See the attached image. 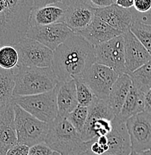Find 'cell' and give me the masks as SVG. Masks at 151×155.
<instances>
[{"instance_id": "1", "label": "cell", "mask_w": 151, "mask_h": 155, "mask_svg": "<svg viewBox=\"0 0 151 155\" xmlns=\"http://www.w3.org/2000/svg\"><path fill=\"white\" fill-rule=\"evenodd\" d=\"M94 63V47L74 33L53 51L51 68L59 81L82 78Z\"/></svg>"}, {"instance_id": "2", "label": "cell", "mask_w": 151, "mask_h": 155, "mask_svg": "<svg viewBox=\"0 0 151 155\" xmlns=\"http://www.w3.org/2000/svg\"><path fill=\"white\" fill-rule=\"evenodd\" d=\"M33 0H0V47L26 38Z\"/></svg>"}, {"instance_id": "3", "label": "cell", "mask_w": 151, "mask_h": 155, "mask_svg": "<svg viewBox=\"0 0 151 155\" xmlns=\"http://www.w3.org/2000/svg\"><path fill=\"white\" fill-rule=\"evenodd\" d=\"M46 144L61 155H81L90 147L66 118L58 116L49 123Z\"/></svg>"}, {"instance_id": "4", "label": "cell", "mask_w": 151, "mask_h": 155, "mask_svg": "<svg viewBox=\"0 0 151 155\" xmlns=\"http://www.w3.org/2000/svg\"><path fill=\"white\" fill-rule=\"evenodd\" d=\"M58 82L51 67H17L14 96L46 93L54 90Z\"/></svg>"}, {"instance_id": "5", "label": "cell", "mask_w": 151, "mask_h": 155, "mask_svg": "<svg viewBox=\"0 0 151 155\" xmlns=\"http://www.w3.org/2000/svg\"><path fill=\"white\" fill-rule=\"evenodd\" d=\"M17 143L32 147L43 143L47 134L49 123L42 122L14 103Z\"/></svg>"}, {"instance_id": "6", "label": "cell", "mask_w": 151, "mask_h": 155, "mask_svg": "<svg viewBox=\"0 0 151 155\" xmlns=\"http://www.w3.org/2000/svg\"><path fill=\"white\" fill-rule=\"evenodd\" d=\"M13 102L42 122L50 123L58 116L56 88L32 96H14Z\"/></svg>"}, {"instance_id": "7", "label": "cell", "mask_w": 151, "mask_h": 155, "mask_svg": "<svg viewBox=\"0 0 151 155\" xmlns=\"http://www.w3.org/2000/svg\"><path fill=\"white\" fill-rule=\"evenodd\" d=\"M14 46L19 56L17 67H51L53 51L44 45L26 38Z\"/></svg>"}, {"instance_id": "8", "label": "cell", "mask_w": 151, "mask_h": 155, "mask_svg": "<svg viewBox=\"0 0 151 155\" xmlns=\"http://www.w3.org/2000/svg\"><path fill=\"white\" fill-rule=\"evenodd\" d=\"M96 63L112 69L119 75L126 74L123 35L94 46Z\"/></svg>"}, {"instance_id": "9", "label": "cell", "mask_w": 151, "mask_h": 155, "mask_svg": "<svg viewBox=\"0 0 151 155\" xmlns=\"http://www.w3.org/2000/svg\"><path fill=\"white\" fill-rule=\"evenodd\" d=\"M118 77L119 75L112 69L94 63L86 71L82 79L90 87L97 98L106 99Z\"/></svg>"}, {"instance_id": "10", "label": "cell", "mask_w": 151, "mask_h": 155, "mask_svg": "<svg viewBox=\"0 0 151 155\" xmlns=\"http://www.w3.org/2000/svg\"><path fill=\"white\" fill-rule=\"evenodd\" d=\"M126 125L133 151L141 154L151 149V114L143 111L131 116Z\"/></svg>"}, {"instance_id": "11", "label": "cell", "mask_w": 151, "mask_h": 155, "mask_svg": "<svg viewBox=\"0 0 151 155\" xmlns=\"http://www.w3.org/2000/svg\"><path fill=\"white\" fill-rule=\"evenodd\" d=\"M74 32L64 22L29 27L26 38L36 40L54 51Z\"/></svg>"}, {"instance_id": "12", "label": "cell", "mask_w": 151, "mask_h": 155, "mask_svg": "<svg viewBox=\"0 0 151 155\" xmlns=\"http://www.w3.org/2000/svg\"><path fill=\"white\" fill-rule=\"evenodd\" d=\"M124 39L125 66L126 74L133 72L151 60L146 48L130 30L123 34Z\"/></svg>"}, {"instance_id": "13", "label": "cell", "mask_w": 151, "mask_h": 155, "mask_svg": "<svg viewBox=\"0 0 151 155\" xmlns=\"http://www.w3.org/2000/svg\"><path fill=\"white\" fill-rule=\"evenodd\" d=\"M95 15L105 21L112 28L119 31L130 30V26L135 20V9L124 8L115 3L102 8H94Z\"/></svg>"}, {"instance_id": "14", "label": "cell", "mask_w": 151, "mask_h": 155, "mask_svg": "<svg viewBox=\"0 0 151 155\" xmlns=\"http://www.w3.org/2000/svg\"><path fill=\"white\" fill-rule=\"evenodd\" d=\"M94 16V8L87 0H78L67 8L63 22L76 34L85 28Z\"/></svg>"}, {"instance_id": "15", "label": "cell", "mask_w": 151, "mask_h": 155, "mask_svg": "<svg viewBox=\"0 0 151 155\" xmlns=\"http://www.w3.org/2000/svg\"><path fill=\"white\" fill-rule=\"evenodd\" d=\"M14 102L0 107V154L6 155L11 147L17 144L14 122Z\"/></svg>"}, {"instance_id": "16", "label": "cell", "mask_w": 151, "mask_h": 155, "mask_svg": "<svg viewBox=\"0 0 151 155\" xmlns=\"http://www.w3.org/2000/svg\"><path fill=\"white\" fill-rule=\"evenodd\" d=\"M112 128L106 135L108 150L105 154L115 155H129L132 151L126 122L115 116L112 120Z\"/></svg>"}, {"instance_id": "17", "label": "cell", "mask_w": 151, "mask_h": 155, "mask_svg": "<svg viewBox=\"0 0 151 155\" xmlns=\"http://www.w3.org/2000/svg\"><path fill=\"white\" fill-rule=\"evenodd\" d=\"M76 34L85 39L94 47L123 35L122 32L112 28L97 15L94 16L91 23L85 28Z\"/></svg>"}, {"instance_id": "18", "label": "cell", "mask_w": 151, "mask_h": 155, "mask_svg": "<svg viewBox=\"0 0 151 155\" xmlns=\"http://www.w3.org/2000/svg\"><path fill=\"white\" fill-rule=\"evenodd\" d=\"M67 8L62 3H53L33 8L29 17V27L63 22Z\"/></svg>"}, {"instance_id": "19", "label": "cell", "mask_w": 151, "mask_h": 155, "mask_svg": "<svg viewBox=\"0 0 151 155\" xmlns=\"http://www.w3.org/2000/svg\"><path fill=\"white\" fill-rule=\"evenodd\" d=\"M58 116L66 118L79 105L75 80L59 81L56 87Z\"/></svg>"}, {"instance_id": "20", "label": "cell", "mask_w": 151, "mask_h": 155, "mask_svg": "<svg viewBox=\"0 0 151 155\" xmlns=\"http://www.w3.org/2000/svg\"><path fill=\"white\" fill-rule=\"evenodd\" d=\"M132 84V81L129 75L123 74L119 75L112 87L107 99L115 116L121 112Z\"/></svg>"}, {"instance_id": "21", "label": "cell", "mask_w": 151, "mask_h": 155, "mask_svg": "<svg viewBox=\"0 0 151 155\" xmlns=\"http://www.w3.org/2000/svg\"><path fill=\"white\" fill-rule=\"evenodd\" d=\"M143 111H144V94L132 84L122 109L116 117L126 122L131 116Z\"/></svg>"}, {"instance_id": "22", "label": "cell", "mask_w": 151, "mask_h": 155, "mask_svg": "<svg viewBox=\"0 0 151 155\" xmlns=\"http://www.w3.org/2000/svg\"><path fill=\"white\" fill-rule=\"evenodd\" d=\"M16 67L12 69H5L0 67V107L13 102Z\"/></svg>"}, {"instance_id": "23", "label": "cell", "mask_w": 151, "mask_h": 155, "mask_svg": "<svg viewBox=\"0 0 151 155\" xmlns=\"http://www.w3.org/2000/svg\"><path fill=\"white\" fill-rule=\"evenodd\" d=\"M128 75L133 86L145 94L151 88V60Z\"/></svg>"}, {"instance_id": "24", "label": "cell", "mask_w": 151, "mask_h": 155, "mask_svg": "<svg viewBox=\"0 0 151 155\" xmlns=\"http://www.w3.org/2000/svg\"><path fill=\"white\" fill-rule=\"evenodd\" d=\"M130 31L151 55V25L143 23L135 18L134 22L130 26Z\"/></svg>"}, {"instance_id": "25", "label": "cell", "mask_w": 151, "mask_h": 155, "mask_svg": "<svg viewBox=\"0 0 151 155\" xmlns=\"http://www.w3.org/2000/svg\"><path fill=\"white\" fill-rule=\"evenodd\" d=\"M88 116V107L78 105L67 116L66 119L81 135L87 122Z\"/></svg>"}, {"instance_id": "26", "label": "cell", "mask_w": 151, "mask_h": 155, "mask_svg": "<svg viewBox=\"0 0 151 155\" xmlns=\"http://www.w3.org/2000/svg\"><path fill=\"white\" fill-rule=\"evenodd\" d=\"M18 52L12 46L0 47V67L5 69H12L18 64Z\"/></svg>"}, {"instance_id": "27", "label": "cell", "mask_w": 151, "mask_h": 155, "mask_svg": "<svg viewBox=\"0 0 151 155\" xmlns=\"http://www.w3.org/2000/svg\"><path fill=\"white\" fill-rule=\"evenodd\" d=\"M76 96L79 105L89 107L94 101L96 96L90 87L83 81L82 78L75 80Z\"/></svg>"}, {"instance_id": "28", "label": "cell", "mask_w": 151, "mask_h": 155, "mask_svg": "<svg viewBox=\"0 0 151 155\" xmlns=\"http://www.w3.org/2000/svg\"><path fill=\"white\" fill-rule=\"evenodd\" d=\"M53 152V150L43 142L30 147L29 155H50Z\"/></svg>"}, {"instance_id": "29", "label": "cell", "mask_w": 151, "mask_h": 155, "mask_svg": "<svg viewBox=\"0 0 151 155\" xmlns=\"http://www.w3.org/2000/svg\"><path fill=\"white\" fill-rule=\"evenodd\" d=\"M133 8L140 14H145L151 9V0H134Z\"/></svg>"}, {"instance_id": "30", "label": "cell", "mask_w": 151, "mask_h": 155, "mask_svg": "<svg viewBox=\"0 0 151 155\" xmlns=\"http://www.w3.org/2000/svg\"><path fill=\"white\" fill-rule=\"evenodd\" d=\"M29 149L30 147L28 145L17 143L10 148L6 153V155H29Z\"/></svg>"}, {"instance_id": "31", "label": "cell", "mask_w": 151, "mask_h": 155, "mask_svg": "<svg viewBox=\"0 0 151 155\" xmlns=\"http://www.w3.org/2000/svg\"><path fill=\"white\" fill-rule=\"evenodd\" d=\"M89 4L94 8H102L112 5L115 2V0H87Z\"/></svg>"}, {"instance_id": "32", "label": "cell", "mask_w": 151, "mask_h": 155, "mask_svg": "<svg viewBox=\"0 0 151 155\" xmlns=\"http://www.w3.org/2000/svg\"><path fill=\"white\" fill-rule=\"evenodd\" d=\"M135 18L143 23L151 25V9L145 14H140L135 10Z\"/></svg>"}, {"instance_id": "33", "label": "cell", "mask_w": 151, "mask_h": 155, "mask_svg": "<svg viewBox=\"0 0 151 155\" xmlns=\"http://www.w3.org/2000/svg\"><path fill=\"white\" fill-rule=\"evenodd\" d=\"M88 143L89 145H90L89 148H90L91 151L92 152L98 155H103L105 154V151H104L103 148H102L101 145L97 143L96 139L91 140V141L88 142Z\"/></svg>"}, {"instance_id": "34", "label": "cell", "mask_w": 151, "mask_h": 155, "mask_svg": "<svg viewBox=\"0 0 151 155\" xmlns=\"http://www.w3.org/2000/svg\"><path fill=\"white\" fill-rule=\"evenodd\" d=\"M144 111L151 114V88L144 94Z\"/></svg>"}, {"instance_id": "35", "label": "cell", "mask_w": 151, "mask_h": 155, "mask_svg": "<svg viewBox=\"0 0 151 155\" xmlns=\"http://www.w3.org/2000/svg\"><path fill=\"white\" fill-rule=\"evenodd\" d=\"M134 0H116L115 4L124 8H131L133 7Z\"/></svg>"}, {"instance_id": "36", "label": "cell", "mask_w": 151, "mask_h": 155, "mask_svg": "<svg viewBox=\"0 0 151 155\" xmlns=\"http://www.w3.org/2000/svg\"><path fill=\"white\" fill-rule=\"evenodd\" d=\"M50 4H53L51 0H33V8L43 7Z\"/></svg>"}, {"instance_id": "37", "label": "cell", "mask_w": 151, "mask_h": 155, "mask_svg": "<svg viewBox=\"0 0 151 155\" xmlns=\"http://www.w3.org/2000/svg\"><path fill=\"white\" fill-rule=\"evenodd\" d=\"M78 0H62V4L64 5L66 7H69L70 5L75 3Z\"/></svg>"}, {"instance_id": "38", "label": "cell", "mask_w": 151, "mask_h": 155, "mask_svg": "<svg viewBox=\"0 0 151 155\" xmlns=\"http://www.w3.org/2000/svg\"><path fill=\"white\" fill-rule=\"evenodd\" d=\"M81 155H98V154H94V153L92 152V151H91L90 148H88L87 149V151H85V152L82 153V154Z\"/></svg>"}, {"instance_id": "39", "label": "cell", "mask_w": 151, "mask_h": 155, "mask_svg": "<svg viewBox=\"0 0 151 155\" xmlns=\"http://www.w3.org/2000/svg\"><path fill=\"white\" fill-rule=\"evenodd\" d=\"M141 155H151V149L148 150V151H144V152L141 153Z\"/></svg>"}, {"instance_id": "40", "label": "cell", "mask_w": 151, "mask_h": 155, "mask_svg": "<svg viewBox=\"0 0 151 155\" xmlns=\"http://www.w3.org/2000/svg\"><path fill=\"white\" fill-rule=\"evenodd\" d=\"M53 3H62V0H51Z\"/></svg>"}, {"instance_id": "41", "label": "cell", "mask_w": 151, "mask_h": 155, "mask_svg": "<svg viewBox=\"0 0 151 155\" xmlns=\"http://www.w3.org/2000/svg\"><path fill=\"white\" fill-rule=\"evenodd\" d=\"M129 155H141V154H139V153H136V152H135V151H132V152H131V154Z\"/></svg>"}, {"instance_id": "42", "label": "cell", "mask_w": 151, "mask_h": 155, "mask_svg": "<svg viewBox=\"0 0 151 155\" xmlns=\"http://www.w3.org/2000/svg\"><path fill=\"white\" fill-rule=\"evenodd\" d=\"M50 155H61V154H60L58 152H57V151H53V152Z\"/></svg>"}, {"instance_id": "43", "label": "cell", "mask_w": 151, "mask_h": 155, "mask_svg": "<svg viewBox=\"0 0 151 155\" xmlns=\"http://www.w3.org/2000/svg\"><path fill=\"white\" fill-rule=\"evenodd\" d=\"M103 155H115V154H104Z\"/></svg>"}, {"instance_id": "44", "label": "cell", "mask_w": 151, "mask_h": 155, "mask_svg": "<svg viewBox=\"0 0 151 155\" xmlns=\"http://www.w3.org/2000/svg\"><path fill=\"white\" fill-rule=\"evenodd\" d=\"M0 155H1V154H0Z\"/></svg>"}]
</instances>
